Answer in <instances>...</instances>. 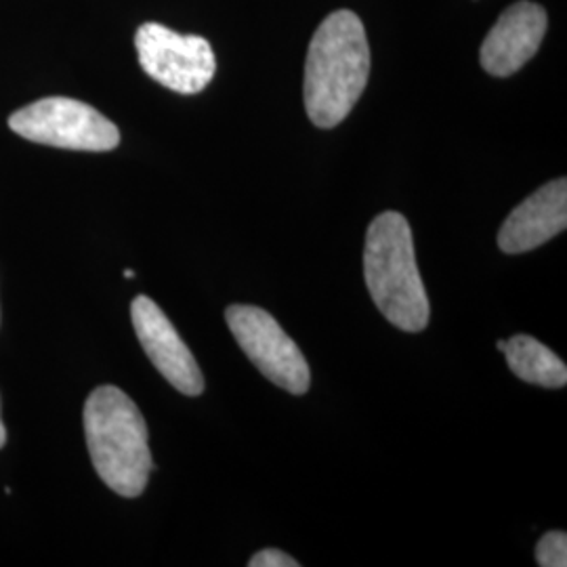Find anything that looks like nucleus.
Masks as SVG:
<instances>
[{
    "mask_svg": "<svg viewBox=\"0 0 567 567\" xmlns=\"http://www.w3.org/2000/svg\"><path fill=\"white\" fill-rule=\"evenodd\" d=\"M131 318L143 351L164 379L183 395H200L204 391L200 365L163 309L150 297H137L131 305Z\"/></svg>",
    "mask_w": 567,
    "mask_h": 567,
    "instance_id": "0eeeda50",
    "label": "nucleus"
},
{
    "mask_svg": "<svg viewBox=\"0 0 567 567\" xmlns=\"http://www.w3.org/2000/svg\"><path fill=\"white\" fill-rule=\"evenodd\" d=\"M225 320L240 349L265 379L295 395L307 393L311 385L309 364L271 313L252 305H231L225 311Z\"/></svg>",
    "mask_w": 567,
    "mask_h": 567,
    "instance_id": "39448f33",
    "label": "nucleus"
},
{
    "mask_svg": "<svg viewBox=\"0 0 567 567\" xmlns=\"http://www.w3.org/2000/svg\"><path fill=\"white\" fill-rule=\"evenodd\" d=\"M496 347H498V351H503V353H505V349H507V341H498Z\"/></svg>",
    "mask_w": 567,
    "mask_h": 567,
    "instance_id": "4468645a",
    "label": "nucleus"
},
{
    "mask_svg": "<svg viewBox=\"0 0 567 567\" xmlns=\"http://www.w3.org/2000/svg\"><path fill=\"white\" fill-rule=\"evenodd\" d=\"M547 32V11L529 0L515 2L498 18L482 44L487 74L505 79L532 60Z\"/></svg>",
    "mask_w": 567,
    "mask_h": 567,
    "instance_id": "6e6552de",
    "label": "nucleus"
},
{
    "mask_svg": "<svg viewBox=\"0 0 567 567\" xmlns=\"http://www.w3.org/2000/svg\"><path fill=\"white\" fill-rule=\"evenodd\" d=\"M9 126L28 142L79 152L118 147L121 131L89 103L70 97H44L11 114Z\"/></svg>",
    "mask_w": 567,
    "mask_h": 567,
    "instance_id": "20e7f679",
    "label": "nucleus"
},
{
    "mask_svg": "<svg viewBox=\"0 0 567 567\" xmlns=\"http://www.w3.org/2000/svg\"><path fill=\"white\" fill-rule=\"evenodd\" d=\"M536 561L540 567L567 566V536L566 532H548L538 547H536Z\"/></svg>",
    "mask_w": 567,
    "mask_h": 567,
    "instance_id": "9b49d317",
    "label": "nucleus"
},
{
    "mask_svg": "<svg viewBox=\"0 0 567 567\" xmlns=\"http://www.w3.org/2000/svg\"><path fill=\"white\" fill-rule=\"evenodd\" d=\"M364 278L372 301L391 324L405 332L425 330L429 299L404 215L386 210L368 227Z\"/></svg>",
    "mask_w": 567,
    "mask_h": 567,
    "instance_id": "7ed1b4c3",
    "label": "nucleus"
},
{
    "mask_svg": "<svg viewBox=\"0 0 567 567\" xmlns=\"http://www.w3.org/2000/svg\"><path fill=\"white\" fill-rule=\"evenodd\" d=\"M250 567H299V561H295L290 555H286L278 548H265L261 553H257L250 561Z\"/></svg>",
    "mask_w": 567,
    "mask_h": 567,
    "instance_id": "f8f14e48",
    "label": "nucleus"
},
{
    "mask_svg": "<svg viewBox=\"0 0 567 567\" xmlns=\"http://www.w3.org/2000/svg\"><path fill=\"white\" fill-rule=\"evenodd\" d=\"M84 435L103 484L124 498L142 496L154 463L135 402L118 386H97L84 404Z\"/></svg>",
    "mask_w": 567,
    "mask_h": 567,
    "instance_id": "f03ea898",
    "label": "nucleus"
},
{
    "mask_svg": "<svg viewBox=\"0 0 567 567\" xmlns=\"http://www.w3.org/2000/svg\"><path fill=\"white\" fill-rule=\"evenodd\" d=\"M507 364L515 377L532 385L559 389L566 386L567 368L557 353H553L547 344L536 341L534 337L517 334L507 341Z\"/></svg>",
    "mask_w": 567,
    "mask_h": 567,
    "instance_id": "9d476101",
    "label": "nucleus"
},
{
    "mask_svg": "<svg viewBox=\"0 0 567 567\" xmlns=\"http://www.w3.org/2000/svg\"><path fill=\"white\" fill-rule=\"evenodd\" d=\"M4 442H7V431H4L2 419H0V447L4 446Z\"/></svg>",
    "mask_w": 567,
    "mask_h": 567,
    "instance_id": "ddd939ff",
    "label": "nucleus"
},
{
    "mask_svg": "<svg viewBox=\"0 0 567 567\" xmlns=\"http://www.w3.org/2000/svg\"><path fill=\"white\" fill-rule=\"evenodd\" d=\"M567 227V182H555L536 189L519 204L498 231V246L507 255L529 252Z\"/></svg>",
    "mask_w": 567,
    "mask_h": 567,
    "instance_id": "1a4fd4ad",
    "label": "nucleus"
},
{
    "mask_svg": "<svg viewBox=\"0 0 567 567\" xmlns=\"http://www.w3.org/2000/svg\"><path fill=\"white\" fill-rule=\"evenodd\" d=\"M370 76L364 23L351 11H334L316 30L305 61V110L320 128L349 116Z\"/></svg>",
    "mask_w": 567,
    "mask_h": 567,
    "instance_id": "f257e3e1",
    "label": "nucleus"
},
{
    "mask_svg": "<svg viewBox=\"0 0 567 567\" xmlns=\"http://www.w3.org/2000/svg\"><path fill=\"white\" fill-rule=\"evenodd\" d=\"M135 47L145 74L182 95L200 93L217 72L210 42L194 34H177L161 23H143L135 34Z\"/></svg>",
    "mask_w": 567,
    "mask_h": 567,
    "instance_id": "423d86ee",
    "label": "nucleus"
},
{
    "mask_svg": "<svg viewBox=\"0 0 567 567\" xmlns=\"http://www.w3.org/2000/svg\"><path fill=\"white\" fill-rule=\"evenodd\" d=\"M133 276H135V274H133V271H131V269H126V271H124V278H128V280H131V278H133Z\"/></svg>",
    "mask_w": 567,
    "mask_h": 567,
    "instance_id": "2eb2a0df",
    "label": "nucleus"
}]
</instances>
